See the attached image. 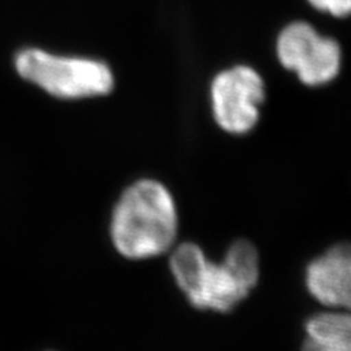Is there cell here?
I'll return each instance as SVG.
<instances>
[{"instance_id": "obj_1", "label": "cell", "mask_w": 351, "mask_h": 351, "mask_svg": "<svg viewBox=\"0 0 351 351\" xmlns=\"http://www.w3.org/2000/svg\"><path fill=\"white\" fill-rule=\"evenodd\" d=\"M179 287L197 309L228 312L258 284L259 258L255 246L239 240L230 246L224 262L206 261L199 246L180 245L170 259Z\"/></svg>"}, {"instance_id": "obj_2", "label": "cell", "mask_w": 351, "mask_h": 351, "mask_svg": "<svg viewBox=\"0 0 351 351\" xmlns=\"http://www.w3.org/2000/svg\"><path fill=\"white\" fill-rule=\"evenodd\" d=\"M178 233V213L166 186L144 179L120 196L112 218V240L120 255L145 259L167 252Z\"/></svg>"}, {"instance_id": "obj_3", "label": "cell", "mask_w": 351, "mask_h": 351, "mask_svg": "<svg viewBox=\"0 0 351 351\" xmlns=\"http://www.w3.org/2000/svg\"><path fill=\"white\" fill-rule=\"evenodd\" d=\"M16 72L53 97L75 100L106 95L114 80L103 62L64 58L41 49H24L15 58Z\"/></svg>"}, {"instance_id": "obj_4", "label": "cell", "mask_w": 351, "mask_h": 351, "mask_svg": "<svg viewBox=\"0 0 351 351\" xmlns=\"http://www.w3.org/2000/svg\"><path fill=\"white\" fill-rule=\"evenodd\" d=\"M277 53L284 68L295 72L303 84L312 86L332 81L341 64L338 44L321 37L306 22H295L282 29Z\"/></svg>"}, {"instance_id": "obj_5", "label": "cell", "mask_w": 351, "mask_h": 351, "mask_svg": "<svg viewBox=\"0 0 351 351\" xmlns=\"http://www.w3.org/2000/svg\"><path fill=\"white\" fill-rule=\"evenodd\" d=\"M263 81L258 72L237 66L224 71L213 82L211 98L217 123L234 135L246 134L259 119L263 101Z\"/></svg>"}, {"instance_id": "obj_6", "label": "cell", "mask_w": 351, "mask_h": 351, "mask_svg": "<svg viewBox=\"0 0 351 351\" xmlns=\"http://www.w3.org/2000/svg\"><path fill=\"white\" fill-rule=\"evenodd\" d=\"M306 285L313 298L326 306L350 307L351 256L348 245H337L315 259L306 271Z\"/></svg>"}, {"instance_id": "obj_7", "label": "cell", "mask_w": 351, "mask_h": 351, "mask_svg": "<svg viewBox=\"0 0 351 351\" xmlns=\"http://www.w3.org/2000/svg\"><path fill=\"white\" fill-rule=\"evenodd\" d=\"M303 351H351V322L347 313H321L306 324Z\"/></svg>"}, {"instance_id": "obj_8", "label": "cell", "mask_w": 351, "mask_h": 351, "mask_svg": "<svg viewBox=\"0 0 351 351\" xmlns=\"http://www.w3.org/2000/svg\"><path fill=\"white\" fill-rule=\"evenodd\" d=\"M309 2L316 9L331 14L337 18L347 16L351 9V0H309Z\"/></svg>"}]
</instances>
